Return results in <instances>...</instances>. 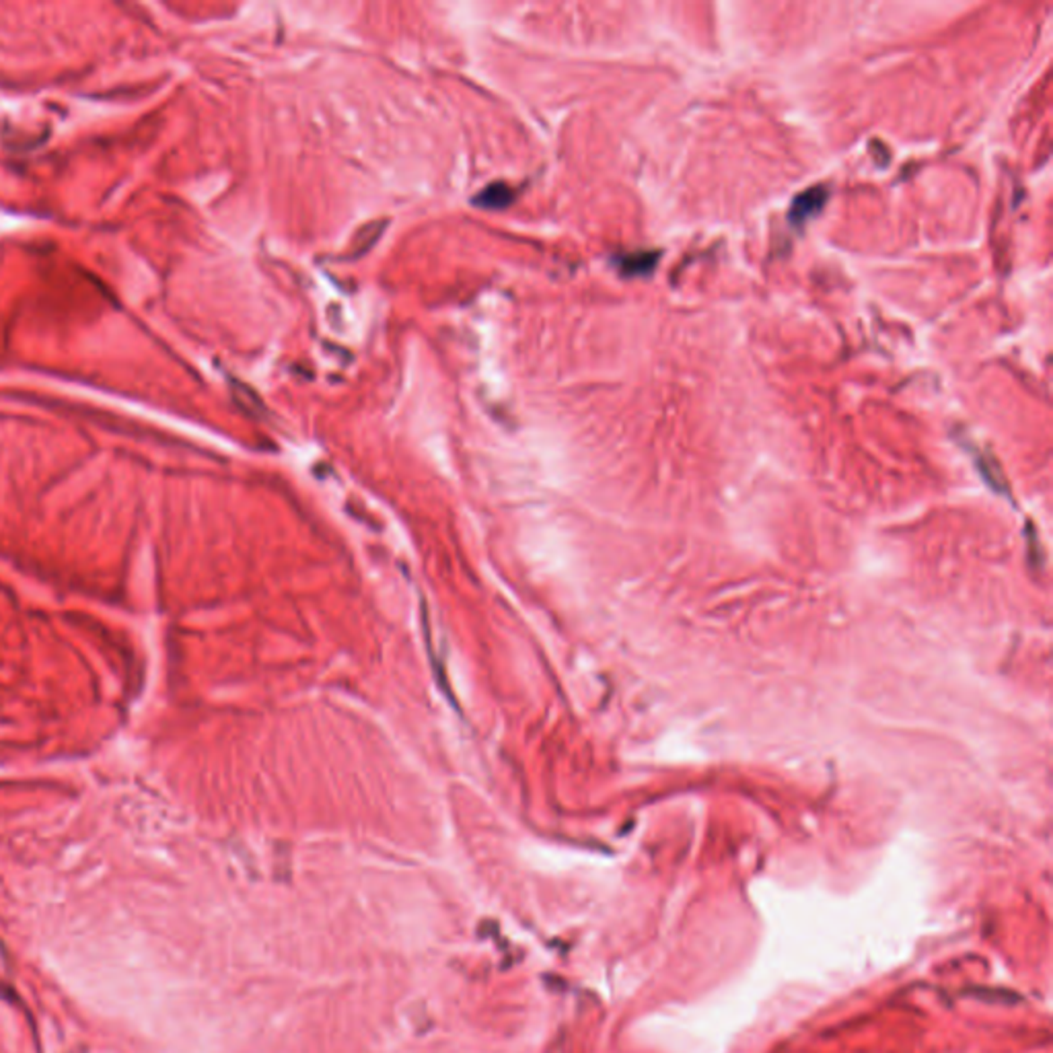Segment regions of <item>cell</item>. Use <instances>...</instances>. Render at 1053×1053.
I'll return each mask as SVG.
<instances>
[{"label":"cell","mask_w":1053,"mask_h":1053,"mask_svg":"<svg viewBox=\"0 0 1053 1053\" xmlns=\"http://www.w3.org/2000/svg\"><path fill=\"white\" fill-rule=\"evenodd\" d=\"M827 196H830V192H827V187L823 186H815L806 189L803 194H798L790 206V222L800 227V224L811 221L813 216H817L821 213V208L825 206Z\"/></svg>","instance_id":"obj_1"},{"label":"cell","mask_w":1053,"mask_h":1053,"mask_svg":"<svg viewBox=\"0 0 1053 1053\" xmlns=\"http://www.w3.org/2000/svg\"><path fill=\"white\" fill-rule=\"evenodd\" d=\"M512 200H515V189H510L507 184L498 181V184H492V186H488L486 189H482V192L474 198V205L480 206V208L500 210V208H507L509 205H512Z\"/></svg>","instance_id":"obj_2"},{"label":"cell","mask_w":1053,"mask_h":1053,"mask_svg":"<svg viewBox=\"0 0 1053 1053\" xmlns=\"http://www.w3.org/2000/svg\"><path fill=\"white\" fill-rule=\"evenodd\" d=\"M657 259V251H638V254L617 257V265H620L622 272L628 274V276H642V274H648L655 268Z\"/></svg>","instance_id":"obj_3"},{"label":"cell","mask_w":1053,"mask_h":1053,"mask_svg":"<svg viewBox=\"0 0 1053 1053\" xmlns=\"http://www.w3.org/2000/svg\"><path fill=\"white\" fill-rule=\"evenodd\" d=\"M385 229V221H377V222H370V224H364V227L358 231L354 241H352V256L358 257L362 254H367V251L373 248V245L379 241V237H381Z\"/></svg>","instance_id":"obj_4"}]
</instances>
